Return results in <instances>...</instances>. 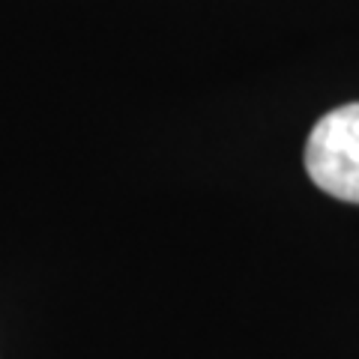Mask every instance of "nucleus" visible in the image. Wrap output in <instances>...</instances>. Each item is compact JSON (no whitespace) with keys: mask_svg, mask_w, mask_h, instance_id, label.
I'll list each match as a JSON object with an SVG mask.
<instances>
[{"mask_svg":"<svg viewBox=\"0 0 359 359\" xmlns=\"http://www.w3.org/2000/svg\"><path fill=\"white\" fill-rule=\"evenodd\" d=\"M306 171L327 195L359 204V102L318 120L306 141Z\"/></svg>","mask_w":359,"mask_h":359,"instance_id":"1","label":"nucleus"}]
</instances>
